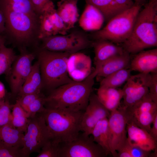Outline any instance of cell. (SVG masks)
<instances>
[{"mask_svg": "<svg viewBox=\"0 0 157 157\" xmlns=\"http://www.w3.org/2000/svg\"><path fill=\"white\" fill-rule=\"evenodd\" d=\"M92 45L94 50L95 65L125 51L122 47L106 40H96Z\"/></svg>", "mask_w": 157, "mask_h": 157, "instance_id": "obj_20", "label": "cell"}, {"mask_svg": "<svg viewBox=\"0 0 157 157\" xmlns=\"http://www.w3.org/2000/svg\"><path fill=\"white\" fill-rule=\"evenodd\" d=\"M38 19L39 40L51 35H65L69 31L58 14L52 1L39 15Z\"/></svg>", "mask_w": 157, "mask_h": 157, "instance_id": "obj_13", "label": "cell"}, {"mask_svg": "<svg viewBox=\"0 0 157 157\" xmlns=\"http://www.w3.org/2000/svg\"><path fill=\"white\" fill-rule=\"evenodd\" d=\"M131 117L129 109L121 105L117 109L110 113L108 118V142L110 154L113 157H117V151L126 140V125Z\"/></svg>", "mask_w": 157, "mask_h": 157, "instance_id": "obj_10", "label": "cell"}, {"mask_svg": "<svg viewBox=\"0 0 157 157\" xmlns=\"http://www.w3.org/2000/svg\"><path fill=\"white\" fill-rule=\"evenodd\" d=\"M131 119L139 127L149 132L154 119L157 114V103L149 94L130 108Z\"/></svg>", "mask_w": 157, "mask_h": 157, "instance_id": "obj_15", "label": "cell"}, {"mask_svg": "<svg viewBox=\"0 0 157 157\" xmlns=\"http://www.w3.org/2000/svg\"><path fill=\"white\" fill-rule=\"evenodd\" d=\"M42 94L41 92L27 94L18 97L17 100L26 111L30 105Z\"/></svg>", "mask_w": 157, "mask_h": 157, "instance_id": "obj_37", "label": "cell"}, {"mask_svg": "<svg viewBox=\"0 0 157 157\" xmlns=\"http://www.w3.org/2000/svg\"><path fill=\"white\" fill-rule=\"evenodd\" d=\"M41 40V50L71 54L85 49L92 44L85 33L78 31L69 34L50 36Z\"/></svg>", "mask_w": 157, "mask_h": 157, "instance_id": "obj_7", "label": "cell"}, {"mask_svg": "<svg viewBox=\"0 0 157 157\" xmlns=\"http://www.w3.org/2000/svg\"><path fill=\"white\" fill-rule=\"evenodd\" d=\"M43 94L35 99L28 107L26 112L29 118L34 117L38 113L43 112L45 109V99Z\"/></svg>", "mask_w": 157, "mask_h": 157, "instance_id": "obj_36", "label": "cell"}, {"mask_svg": "<svg viewBox=\"0 0 157 157\" xmlns=\"http://www.w3.org/2000/svg\"><path fill=\"white\" fill-rule=\"evenodd\" d=\"M104 20L103 15L97 9L86 3L78 21L79 26L83 30L97 31L100 29Z\"/></svg>", "mask_w": 157, "mask_h": 157, "instance_id": "obj_21", "label": "cell"}, {"mask_svg": "<svg viewBox=\"0 0 157 157\" xmlns=\"http://www.w3.org/2000/svg\"><path fill=\"white\" fill-rule=\"evenodd\" d=\"M4 99V98H3V99H2L0 100V107H1V104H2V102H3V101Z\"/></svg>", "mask_w": 157, "mask_h": 157, "instance_id": "obj_46", "label": "cell"}, {"mask_svg": "<svg viewBox=\"0 0 157 157\" xmlns=\"http://www.w3.org/2000/svg\"><path fill=\"white\" fill-rule=\"evenodd\" d=\"M43 88L39 62L33 65L31 71L19 93L17 96L41 92Z\"/></svg>", "mask_w": 157, "mask_h": 157, "instance_id": "obj_24", "label": "cell"}, {"mask_svg": "<svg viewBox=\"0 0 157 157\" xmlns=\"http://www.w3.org/2000/svg\"><path fill=\"white\" fill-rule=\"evenodd\" d=\"M91 135L95 142L110 154L108 142V118H104L97 122L93 129Z\"/></svg>", "mask_w": 157, "mask_h": 157, "instance_id": "obj_26", "label": "cell"}, {"mask_svg": "<svg viewBox=\"0 0 157 157\" xmlns=\"http://www.w3.org/2000/svg\"><path fill=\"white\" fill-rule=\"evenodd\" d=\"M92 60L90 57L82 53L71 54L67 62V69L69 77L74 81L81 82L91 73Z\"/></svg>", "mask_w": 157, "mask_h": 157, "instance_id": "obj_16", "label": "cell"}, {"mask_svg": "<svg viewBox=\"0 0 157 157\" xmlns=\"http://www.w3.org/2000/svg\"><path fill=\"white\" fill-rule=\"evenodd\" d=\"M17 56L13 49L2 45L0 49V75L9 73Z\"/></svg>", "mask_w": 157, "mask_h": 157, "instance_id": "obj_31", "label": "cell"}, {"mask_svg": "<svg viewBox=\"0 0 157 157\" xmlns=\"http://www.w3.org/2000/svg\"><path fill=\"white\" fill-rule=\"evenodd\" d=\"M148 0H133L135 5L141 6L144 5Z\"/></svg>", "mask_w": 157, "mask_h": 157, "instance_id": "obj_44", "label": "cell"}, {"mask_svg": "<svg viewBox=\"0 0 157 157\" xmlns=\"http://www.w3.org/2000/svg\"><path fill=\"white\" fill-rule=\"evenodd\" d=\"M22 148L0 141V157H23Z\"/></svg>", "mask_w": 157, "mask_h": 157, "instance_id": "obj_34", "label": "cell"}, {"mask_svg": "<svg viewBox=\"0 0 157 157\" xmlns=\"http://www.w3.org/2000/svg\"><path fill=\"white\" fill-rule=\"evenodd\" d=\"M12 108L13 125L16 129L25 133L29 120L26 112L17 100L15 104L12 105Z\"/></svg>", "mask_w": 157, "mask_h": 157, "instance_id": "obj_29", "label": "cell"}, {"mask_svg": "<svg viewBox=\"0 0 157 157\" xmlns=\"http://www.w3.org/2000/svg\"><path fill=\"white\" fill-rule=\"evenodd\" d=\"M11 108L12 105L10 104L8 100L4 99L0 108V127L12 124Z\"/></svg>", "mask_w": 157, "mask_h": 157, "instance_id": "obj_35", "label": "cell"}, {"mask_svg": "<svg viewBox=\"0 0 157 157\" xmlns=\"http://www.w3.org/2000/svg\"><path fill=\"white\" fill-rule=\"evenodd\" d=\"M131 60L130 54L125 51L122 54L95 65L93 71L96 76L104 78L120 69L130 68Z\"/></svg>", "mask_w": 157, "mask_h": 157, "instance_id": "obj_19", "label": "cell"}, {"mask_svg": "<svg viewBox=\"0 0 157 157\" xmlns=\"http://www.w3.org/2000/svg\"><path fill=\"white\" fill-rule=\"evenodd\" d=\"M151 74V79L149 85V95L151 99L157 103V73Z\"/></svg>", "mask_w": 157, "mask_h": 157, "instance_id": "obj_38", "label": "cell"}, {"mask_svg": "<svg viewBox=\"0 0 157 157\" xmlns=\"http://www.w3.org/2000/svg\"><path fill=\"white\" fill-rule=\"evenodd\" d=\"M141 7L134 5L116 15L103 28L94 33L92 36L96 40H104L122 44L130 36Z\"/></svg>", "mask_w": 157, "mask_h": 157, "instance_id": "obj_6", "label": "cell"}, {"mask_svg": "<svg viewBox=\"0 0 157 157\" xmlns=\"http://www.w3.org/2000/svg\"><path fill=\"white\" fill-rule=\"evenodd\" d=\"M84 111L45 108L40 113L44 118L51 138L64 143L74 140L80 133Z\"/></svg>", "mask_w": 157, "mask_h": 157, "instance_id": "obj_3", "label": "cell"}, {"mask_svg": "<svg viewBox=\"0 0 157 157\" xmlns=\"http://www.w3.org/2000/svg\"><path fill=\"white\" fill-rule=\"evenodd\" d=\"M51 138L44 118L41 113L29 118L22 149L23 157H29L33 152L39 153L44 144Z\"/></svg>", "mask_w": 157, "mask_h": 157, "instance_id": "obj_9", "label": "cell"}, {"mask_svg": "<svg viewBox=\"0 0 157 157\" xmlns=\"http://www.w3.org/2000/svg\"><path fill=\"white\" fill-rule=\"evenodd\" d=\"M13 11L38 17L33 9L30 0H0Z\"/></svg>", "mask_w": 157, "mask_h": 157, "instance_id": "obj_32", "label": "cell"}, {"mask_svg": "<svg viewBox=\"0 0 157 157\" xmlns=\"http://www.w3.org/2000/svg\"><path fill=\"white\" fill-rule=\"evenodd\" d=\"M110 153L83 132L74 140L60 143L58 157H106Z\"/></svg>", "mask_w": 157, "mask_h": 157, "instance_id": "obj_8", "label": "cell"}, {"mask_svg": "<svg viewBox=\"0 0 157 157\" xmlns=\"http://www.w3.org/2000/svg\"><path fill=\"white\" fill-rule=\"evenodd\" d=\"M78 0H60L57 3V12L69 30L79 19Z\"/></svg>", "mask_w": 157, "mask_h": 157, "instance_id": "obj_23", "label": "cell"}, {"mask_svg": "<svg viewBox=\"0 0 157 157\" xmlns=\"http://www.w3.org/2000/svg\"><path fill=\"white\" fill-rule=\"evenodd\" d=\"M33 9L39 16L44 8L51 1V0H30Z\"/></svg>", "mask_w": 157, "mask_h": 157, "instance_id": "obj_39", "label": "cell"}, {"mask_svg": "<svg viewBox=\"0 0 157 157\" xmlns=\"http://www.w3.org/2000/svg\"><path fill=\"white\" fill-rule=\"evenodd\" d=\"M126 141L131 145L147 151L157 148V142L145 130L137 126L131 119L127 123Z\"/></svg>", "mask_w": 157, "mask_h": 157, "instance_id": "obj_17", "label": "cell"}, {"mask_svg": "<svg viewBox=\"0 0 157 157\" xmlns=\"http://www.w3.org/2000/svg\"><path fill=\"white\" fill-rule=\"evenodd\" d=\"M117 157H156L157 150L147 151L136 146L130 144L126 141L117 151Z\"/></svg>", "mask_w": 157, "mask_h": 157, "instance_id": "obj_30", "label": "cell"}, {"mask_svg": "<svg viewBox=\"0 0 157 157\" xmlns=\"http://www.w3.org/2000/svg\"><path fill=\"white\" fill-rule=\"evenodd\" d=\"M0 10L5 16L6 31L17 42L27 44L36 38L38 39V17L15 12L0 2Z\"/></svg>", "mask_w": 157, "mask_h": 157, "instance_id": "obj_5", "label": "cell"}, {"mask_svg": "<svg viewBox=\"0 0 157 157\" xmlns=\"http://www.w3.org/2000/svg\"><path fill=\"white\" fill-rule=\"evenodd\" d=\"M5 19L2 11L0 10V34L6 31Z\"/></svg>", "mask_w": 157, "mask_h": 157, "instance_id": "obj_42", "label": "cell"}, {"mask_svg": "<svg viewBox=\"0 0 157 157\" xmlns=\"http://www.w3.org/2000/svg\"><path fill=\"white\" fill-rule=\"evenodd\" d=\"M130 69L139 73H157V49L143 50L131 60Z\"/></svg>", "mask_w": 157, "mask_h": 157, "instance_id": "obj_18", "label": "cell"}, {"mask_svg": "<svg viewBox=\"0 0 157 157\" xmlns=\"http://www.w3.org/2000/svg\"><path fill=\"white\" fill-rule=\"evenodd\" d=\"M132 71L129 68L119 70L105 77L100 83V87L117 88L126 83L130 78Z\"/></svg>", "mask_w": 157, "mask_h": 157, "instance_id": "obj_27", "label": "cell"}, {"mask_svg": "<svg viewBox=\"0 0 157 157\" xmlns=\"http://www.w3.org/2000/svg\"><path fill=\"white\" fill-rule=\"evenodd\" d=\"M151 128L149 132L151 136L157 141V114L153 121Z\"/></svg>", "mask_w": 157, "mask_h": 157, "instance_id": "obj_41", "label": "cell"}, {"mask_svg": "<svg viewBox=\"0 0 157 157\" xmlns=\"http://www.w3.org/2000/svg\"><path fill=\"white\" fill-rule=\"evenodd\" d=\"M119 13L128 9L134 6L133 0H114Z\"/></svg>", "mask_w": 157, "mask_h": 157, "instance_id": "obj_40", "label": "cell"}, {"mask_svg": "<svg viewBox=\"0 0 157 157\" xmlns=\"http://www.w3.org/2000/svg\"><path fill=\"white\" fill-rule=\"evenodd\" d=\"M96 95L101 103L110 112L120 106L124 93L122 89L99 86Z\"/></svg>", "mask_w": 157, "mask_h": 157, "instance_id": "obj_22", "label": "cell"}, {"mask_svg": "<svg viewBox=\"0 0 157 157\" xmlns=\"http://www.w3.org/2000/svg\"><path fill=\"white\" fill-rule=\"evenodd\" d=\"M24 134L12 124L0 127V141L13 146L22 147Z\"/></svg>", "mask_w": 157, "mask_h": 157, "instance_id": "obj_25", "label": "cell"}, {"mask_svg": "<svg viewBox=\"0 0 157 157\" xmlns=\"http://www.w3.org/2000/svg\"><path fill=\"white\" fill-rule=\"evenodd\" d=\"M85 0L86 3L90 4L97 9L107 21H108L119 13L114 0Z\"/></svg>", "mask_w": 157, "mask_h": 157, "instance_id": "obj_28", "label": "cell"}, {"mask_svg": "<svg viewBox=\"0 0 157 157\" xmlns=\"http://www.w3.org/2000/svg\"><path fill=\"white\" fill-rule=\"evenodd\" d=\"M96 76L93 72L82 81H74L51 90L45 97V107L84 111L88 105Z\"/></svg>", "mask_w": 157, "mask_h": 157, "instance_id": "obj_1", "label": "cell"}, {"mask_svg": "<svg viewBox=\"0 0 157 157\" xmlns=\"http://www.w3.org/2000/svg\"><path fill=\"white\" fill-rule=\"evenodd\" d=\"M5 38L2 36L0 35V49L2 45L5 44Z\"/></svg>", "mask_w": 157, "mask_h": 157, "instance_id": "obj_45", "label": "cell"}, {"mask_svg": "<svg viewBox=\"0 0 157 157\" xmlns=\"http://www.w3.org/2000/svg\"><path fill=\"white\" fill-rule=\"evenodd\" d=\"M58 140L51 138L44 144L37 157H58L60 144Z\"/></svg>", "mask_w": 157, "mask_h": 157, "instance_id": "obj_33", "label": "cell"}, {"mask_svg": "<svg viewBox=\"0 0 157 157\" xmlns=\"http://www.w3.org/2000/svg\"><path fill=\"white\" fill-rule=\"evenodd\" d=\"M6 90L3 83L0 81V100L4 98L6 95Z\"/></svg>", "mask_w": 157, "mask_h": 157, "instance_id": "obj_43", "label": "cell"}, {"mask_svg": "<svg viewBox=\"0 0 157 157\" xmlns=\"http://www.w3.org/2000/svg\"><path fill=\"white\" fill-rule=\"evenodd\" d=\"M71 53L41 50L38 59L43 87L51 90L73 81L67 69L68 58Z\"/></svg>", "mask_w": 157, "mask_h": 157, "instance_id": "obj_4", "label": "cell"}, {"mask_svg": "<svg viewBox=\"0 0 157 157\" xmlns=\"http://www.w3.org/2000/svg\"><path fill=\"white\" fill-rule=\"evenodd\" d=\"M110 113L100 101L96 94L91 93L88 105L82 115L81 131L87 135H91L97 122L108 118Z\"/></svg>", "mask_w": 157, "mask_h": 157, "instance_id": "obj_14", "label": "cell"}, {"mask_svg": "<svg viewBox=\"0 0 157 157\" xmlns=\"http://www.w3.org/2000/svg\"><path fill=\"white\" fill-rule=\"evenodd\" d=\"M151 74L139 73L131 75L122 89L124 93L122 106L132 107L149 94Z\"/></svg>", "mask_w": 157, "mask_h": 157, "instance_id": "obj_12", "label": "cell"}, {"mask_svg": "<svg viewBox=\"0 0 157 157\" xmlns=\"http://www.w3.org/2000/svg\"><path fill=\"white\" fill-rule=\"evenodd\" d=\"M157 46V0H149L138 13L131 33L122 46L135 54Z\"/></svg>", "mask_w": 157, "mask_h": 157, "instance_id": "obj_2", "label": "cell"}, {"mask_svg": "<svg viewBox=\"0 0 157 157\" xmlns=\"http://www.w3.org/2000/svg\"><path fill=\"white\" fill-rule=\"evenodd\" d=\"M9 73L6 74L12 96L16 97L32 69L35 54L24 49L20 50Z\"/></svg>", "mask_w": 157, "mask_h": 157, "instance_id": "obj_11", "label": "cell"}]
</instances>
